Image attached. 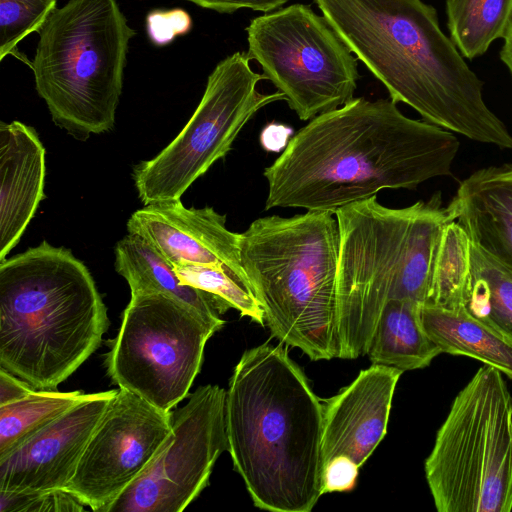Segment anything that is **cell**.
<instances>
[{"label":"cell","mask_w":512,"mask_h":512,"mask_svg":"<svg viewBox=\"0 0 512 512\" xmlns=\"http://www.w3.org/2000/svg\"><path fill=\"white\" fill-rule=\"evenodd\" d=\"M459 146L453 132L405 116L390 98H353L312 118L264 169L265 210L335 214L383 189H414L450 175Z\"/></svg>","instance_id":"1"},{"label":"cell","mask_w":512,"mask_h":512,"mask_svg":"<svg viewBox=\"0 0 512 512\" xmlns=\"http://www.w3.org/2000/svg\"><path fill=\"white\" fill-rule=\"evenodd\" d=\"M390 99L432 124L477 142L512 148V134L487 106L483 82L421 0H314Z\"/></svg>","instance_id":"2"},{"label":"cell","mask_w":512,"mask_h":512,"mask_svg":"<svg viewBox=\"0 0 512 512\" xmlns=\"http://www.w3.org/2000/svg\"><path fill=\"white\" fill-rule=\"evenodd\" d=\"M228 452L253 504L310 512L322 496L323 401L280 344L243 353L226 392Z\"/></svg>","instance_id":"3"},{"label":"cell","mask_w":512,"mask_h":512,"mask_svg":"<svg viewBox=\"0 0 512 512\" xmlns=\"http://www.w3.org/2000/svg\"><path fill=\"white\" fill-rule=\"evenodd\" d=\"M109 325L95 281L47 241L0 262V368L54 390L100 346Z\"/></svg>","instance_id":"4"},{"label":"cell","mask_w":512,"mask_h":512,"mask_svg":"<svg viewBox=\"0 0 512 512\" xmlns=\"http://www.w3.org/2000/svg\"><path fill=\"white\" fill-rule=\"evenodd\" d=\"M335 216L338 358L355 359L367 354L388 299L427 301L437 243L450 217L441 192L404 208L386 207L373 196Z\"/></svg>","instance_id":"5"},{"label":"cell","mask_w":512,"mask_h":512,"mask_svg":"<svg viewBox=\"0 0 512 512\" xmlns=\"http://www.w3.org/2000/svg\"><path fill=\"white\" fill-rule=\"evenodd\" d=\"M239 250L272 336L313 361L338 358L335 214L258 218L240 233Z\"/></svg>","instance_id":"6"},{"label":"cell","mask_w":512,"mask_h":512,"mask_svg":"<svg viewBox=\"0 0 512 512\" xmlns=\"http://www.w3.org/2000/svg\"><path fill=\"white\" fill-rule=\"evenodd\" d=\"M31 69L53 122L80 141L111 130L130 27L116 0H68L38 31Z\"/></svg>","instance_id":"7"},{"label":"cell","mask_w":512,"mask_h":512,"mask_svg":"<svg viewBox=\"0 0 512 512\" xmlns=\"http://www.w3.org/2000/svg\"><path fill=\"white\" fill-rule=\"evenodd\" d=\"M439 512L512 510V394L484 364L454 398L425 460Z\"/></svg>","instance_id":"8"},{"label":"cell","mask_w":512,"mask_h":512,"mask_svg":"<svg viewBox=\"0 0 512 512\" xmlns=\"http://www.w3.org/2000/svg\"><path fill=\"white\" fill-rule=\"evenodd\" d=\"M216 331L172 296L131 294L118 333L109 341L107 374L120 389L172 412L187 397Z\"/></svg>","instance_id":"9"},{"label":"cell","mask_w":512,"mask_h":512,"mask_svg":"<svg viewBox=\"0 0 512 512\" xmlns=\"http://www.w3.org/2000/svg\"><path fill=\"white\" fill-rule=\"evenodd\" d=\"M251 60L302 121L354 98L357 58L326 18L295 3L253 18L246 27Z\"/></svg>","instance_id":"10"},{"label":"cell","mask_w":512,"mask_h":512,"mask_svg":"<svg viewBox=\"0 0 512 512\" xmlns=\"http://www.w3.org/2000/svg\"><path fill=\"white\" fill-rule=\"evenodd\" d=\"M247 52L221 60L207 79L204 94L180 133L154 158L137 164L133 180L145 204L180 199L184 192L230 151L246 123L263 107L285 100L283 93H260L266 80L250 66Z\"/></svg>","instance_id":"11"},{"label":"cell","mask_w":512,"mask_h":512,"mask_svg":"<svg viewBox=\"0 0 512 512\" xmlns=\"http://www.w3.org/2000/svg\"><path fill=\"white\" fill-rule=\"evenodd\" d=\"M226 392L198 387L172 413L171 434L152 462L106 512H181L194 501L228 451Z\"/></svg>","instance_id":"12"},{"label":"cell","mask_w":512,"mask_h":512,"mask_svg":"<svg viewBox=\"0 0 512 512\" xmlns=\"http://www.w3.org/2000/svg\"><path fill=\"white\" fill-rule=\"evenodd\" d=\"M172 413L118 389L64 489L106 512L145 471L172 431Z\"/></svg>","instance_id":"13"},{"label":"cell","mask_w":512,"mask_h":512,"mask_svg":"<svg viewBox=\"0 0 512 512\" xmlns=\"http://www.w3.org/2000/svg\"><path fill=\"white\" fill-rule=\"evenodd\" d=\"M127 231L144 239L172 266L218 267L252 291L241 265L240 233L230 231L226 215L213 207L187 208L180 199L152 202L130 216Z\"/></svg>","instance_id":"14"},{"label":"cell","mask_w":512,"mask_h":512,"mask_svg":"<svg viewBox=\"0 0 512 512\" xmlns=\"http://www.w3.org/2000/svg\"><path fill=\"white\" fill-rule=\"evenodd\" d=\"M117 390L88 394L0 458V490L64 489Z\"/></svg>","instance_id":"15"},{"label":"cell","mask_w":512,"mask_h":512,"mask_svg":"<svg viewBox=\"0 0 512 512\" xmlns=\"http://www.w3.org/2000/svg\"><path fill=\"white\" fill-rule=\"evenodd\" d=\"M402 373L394 367L372 364L338 394L323 401V467L344 458L360 468L369 458L386 435Z\"/></svg>","instance_id":"16"},{"label":"cell","mask_w":512,"mask_h":512,"mask_svg":"<svg viewBox=\"0 0 512 512\" xmlns=\"http://www.w3.org/2000/svg\"><path fill=\"white\" fill-rule=\"evenodd\" d=\"M46 151L36 130L0 123V262L17 245L44 199Z\"/></svg>","instance_id":"17"},{"label":"cell","mask_w":512,"mask_h":512,"mask_svg":"<svg viewBox=\"0 0 512 512\" xmlns=\"http://www.w3.org/2000/svg\"><path fill=\"white\" fill-rule=\"evenodd\" d=\"M447 210L472 243L512 274V163L471 173L459 184Z\"/></svg>","instance_id":"18"},{"label":"cell","mask_w":512,"mask_h":512,"mask_svg":"<svg viewBox=\"0 0 512 512\" xmlns=\"http://www.w3.org/2000/svg\"><path fill=\"white\" fill-rule=\"evenodd\" d=\"M115 269L127 281L131 294L163 293L197 311L211 326L220 330L225 313L211 294L183 284L173 266L138 235L128 233L115 246Z\"/></svg>","instance_id":"19"},{"label":"cell","mask_w":512,"mask_h":512,"mask_svg":"<svg viewBox=\"0 0 512 512\" xmlns=\"http://www.w3.org/2000/svg\"><path fill=\"white\" fill-rule=\"evenodd\" d=\"M423 328L442 353L472 357L512 379V340L468 314L422 304Z\"/></svg>","instance_id":"20"},{"label":"cell","mask_w":512,"mask_h":512,"mask_svg":"<svg viewBox=\"0 0 512 512\" xmlns=\"http://www.w3.org/2000/svg\"><path fill=\"white\" fill-rule=\"evenodd\" d=\"M421 305L410 299L386 301L367 349L372 364L404 372L425 368L442 353L423 328Z\"/></svg>","instance_id":"21"},{"label":"cell","mask_w":512,"mask_h":512,"mask_svg":"<svg viewBox=\"0 0 512 512\" xmlns=\"http://www.w3.org/2000/svg\"><path fill=\"white\" fill-rule=\"evenodd\" d=\"M463 308L512 340V274L471 241V268Z\"/></svg>","instance_id":"22"},{"label":"cell","mask_w":512,"mask_h":512,"mask_svg":"<svg viewBox=\"0 0 512 512\" xmlns=\"http://www.w3.org/2000/svg\"><path fill=\"white\" fill-rule=\"evenodd\" d=\"M450 38L467 59L482 56L503 38L512 21V0H446Z\"/></svg>","instance_id":"23"},{"label":"cell","mask_w":512,"mask_h":512,"mask_svg":"<svg viewBox=\"0 0 512 512\" xmlns=\"http://www.w3.org/2000/svg\"><path fill=\"white\" fill-rule=\"evenodd\" d=\"M88 394L82 391L33 390L0 406V458L61 416Z\"/></svg>","instance_id":"24"},{"label":"cell","mask_w":512,"mask_h":512,"mask_svg":"<svg viewBox=\"0 0 512 512\" xmlns=\"http://www.w3.org/2000/svg\"><path fill=\"white\" fill-rule=\"evenodd\" d=\"M471 268V239L454 220L442 228L431 271L430 288L424 304L445 309L463 307V293Z\"/></svg>","instance_id":"25"},{"label":"cell","mask_w":512,"mask_h":512,"mask_svg":"<svg viewBox=\"0 0 512 512\" xmlns=\"http://www.w3.org/2000/svg\"><path fill=\"white\" fill-rule=\"evenodd\" d=\"M173 268L183 284L211 294L220 302L225 312L234 308L241 316L265 325L263 308L254 293L225 270L195 264H177Z\"/></svg>","instance_id":"26"},{"label":"cell","mask_w":512,"mask_h":512,"mask_svg":"<svg viewBox=\"0 0 512 512\" xmlns=\"http://www.w3.org/2000/svg\"><path fill=\"white\" fill-rule=\"evenodd\" d=\"M57 0H0V60L9 54L31 67V62L17 51L18 43L38 32L56 9Z\"/></svg>","instance_id":"27"},{"label":"cell","mask_w":512,"mask_h":512,"mask_svg":"<svg viewBox=\"0 0 512 512\" xmlns=\"http://www.w3.org/2000/svg\"><path fill=\"white\" fill-rule=\"evenodd\" d=\"M85 504L66 489L39 491L0 490L1 512L84 511Z\"/></svg>","instance_id":"28"},{"label":"cell","mask_w":512,"mask_h":512,"mask_svg":"<svg viewBox=\"0 0 512 512\" xmlns=\"http://www.w3.org/2000/svg\"><path fill=\"white\" fill-rule=\"evenodd\" d=\"M146 28L151 42L164 46L175 37L188 33L192 28V19L181 8L153 10L147 15Z\"/></svg>","instance_id":"29"},{"label":"cell","mask_w":512,"mask_h":512,"mask_svg":"<svg viewBox=\"0 0 512 512\" xmlns=\"http://www.w3.org/2000/svg\"><path fill=\"white\" fill-rule=\"evenodd\" d=\"M359 467L344 458H336L322 470V494L349 491L354 488Z\"/></svg>","instance_id":"30"},{"label":"cell","mask_w":512,"mask_h":512,"mask_svg":"<svg viewBox=\"0 0 512 512\" xmlns=\"http://www.w3.org/2000/svg\"><path fill=\"white\" fill-rule=\"evenodd\" d=\"M202 8L219 13H233L239 9H251L268 13L281 8L289 0H186Z\"/></svg>","instance_id":"31"},{"label":"cell","mask_w":512,"mask_h":512,"mask_svg":"<svg viewBox=\"0 0 512 512\" xmlns=\"http://www.w3.org/2000/svg\"><path fill=\"white\" fill-rule=\"evenodd\" d=\"M33 390L29 383L0 368V406L17 401Z\"/></svg>","instance_id":"32"},{"label":"cell","mask_w":512,"mask_h":512,"mask_svg":"<svg viewBox=\"0 0 512 512\" xmlns=\"http://www.w3.org/2000/svg\"><path fill=\"white\" fill-rule=\"evenodd\" d=\"M292 135V129L283 124L271 123L267 125L261 135L262 147L268 151H280L288 144L287 140Z\"/></svg>","instance_id":"33"},{"label":"cell","mask_w":512,"mask_h":512,"mask_svg":"<svg viewBox=\"0 0 512 512\" xmlns=\"http://www.w3.org/2000/svg\"><path fill=\"white\" fill-rule=\"evenodd\" d=\"M503 39L504 42L499 55L501 61L508 68L512 77V21L510 22Z\"/></svg>","instance_id":"34"}]
</instances>
